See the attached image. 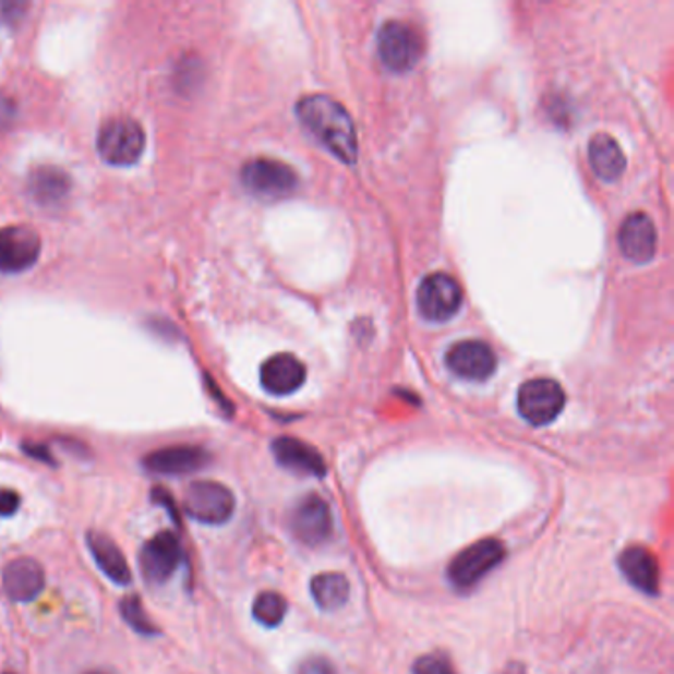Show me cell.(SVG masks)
Segmentation results:
<instances>
[{"label":"cell","instance_id":"obj_1","mask_svg":"<svg viewBox=\"0 0 674 674\" xmlns=\"http://www.w3.org/2000/svg\"><path fill=\"white\" fill-rule=\"evenodd\" d=\"M297 117L306 133L338 160L352 165L359 157L354 123L347 109L330 95H306L297 104Z\"/></svg>","mask_w":674,"mask_h":674},{"label":"cell","instance_id":"obj_2","mask_svg":"<svg viewBox=\"0 0 674 674\" xmlns=\"http://www.w3.org/2000/svg\"><path fill=\"white\" fill-rule=\"evenodd\" d=\"M145 151V131L131 117L104 123L97 135V153L111 167H131Z\"/></svg>","mask_w":674,"mask_h":674},{"label":"cell","instance_id":"obj_3","mask_svg":"<svg viewBox=\"0 0 674 674\" xmlns=\"http://www.w3.org/2000/svg\"><path fill=\"white\" fill-rule=\"evenodd\" d=\"M505 559V546L495 538H486L459 552L447 569V578L457 590H469Z\"/></svg>","mask_w":674,"mask_h":674},{"label":"cell","instance_id":"obj_4","mask_svg":"<svg viewBox=\"0 0 674 674\" xmlns=\"http://www.w3.org/2000/svg\"><path fill=\"white\" fill-rule=\"evenodd\" d=\"M518 411L530 425H549L566 406V394L558 382L550 378L528 380L518 390Z\"/></svg>","mask_w":674,"mask_h":674},{"label":"cell","instance_id":"obj_5","mask_svg":"<svg viewBox=\"0 0 674 674\" xmlns=\"http://www.w3.org/2000/svg\"><path fill=\"white\" fill-rule=\"evenodd\" d=\"M242 182L245 189L265 201L285 198L299 186L296 170L274 158H255L242 169Z\"/></svg>","mask_w":674,"mask_h":674},{"label":"cell","instance_id":"obj_6","mask_svg":"<svg viewBox=\"0 0 674 674\" xmlns=\"http://www.w3.org/2000/svg\"><path fill=\"white\" fill-rule=\"evenodd\" d=\"M184 510L202 525H224L232 518L236 498L232 491L216 481H196L184 495Z\"/></svg>","mask_w":674,"mask_h":674},{"label":"cell","instance_id":"obj_7","mask_svg":"<svg viewBox=\"0 0 674 674\" xmlns=\"http://www.w3.org/2000/svg\"><path fill=\"white\" fill-rule=\"evenodd\" d=\"M380 60L392 72H410L422 58V40L410 24L386 22L378 32Z\"/></svg>","mask_w":674,"mask_h":674},{"label":"cell","instance_id":"obj_8","mask_svg":"<svg viewBox=\"0 0 674 674\" xmlns=\"http://www.w3.org/2000/svg\"><path fill=\"white\" fill-rule=\"evenodd\" d=\"M464 305V291L452 275L432 274L418 289V306L423 318L445 323L454 318Z\"/></svg>","mask_w":674,"mask_h":674},{"label":"cell","instance_id":"obj_9","mask_svg":"<svg viewBox=\"0 0 674 674\" xmlns=\"http://www.w3.org/2000/svg\"><path fill=\"white\" fill-rule=\"evenodd\" d=\"M40 236L28 226L0 228V274H22L38 262Z\"/></svg>","mask_w":674,"mask_h":674},{"label":"cell","instance_id":"obj_10","mask_svg":"<svg viewBox=\"0 0 674 674\" xmlns=\"http://www.w3.org/2000/svg\"><path fill=\"white\" fill-rule=\"evenodd\" d=\"M291 530L305 546H321L333 534V515L321 496L309 495L291 513Z\"/></svg>","mask_w":674,"mask_h":674},{"label":"cell","instance_id":"obj_11","mask_svg":"<svg viewBox=\"0 0 674 674\" xmlns=\"http://www.w3.org/2000/svg\"><path fill=\"white\" fill-rule=\"evenodd\" d=\"M445 362L455 376L465 380L491 378L496 370V357L493 348L481 340H461L449 348Z\"/></svg>","mask_w":674,"mask_h":674},{"label":"cell","instance_id":"obj_12","mask_svg":"<svg viewBox=\"0 0 674 674\" xmlns=\"http://www.w3.org/2000/svg\"><path fill=\"white\" fill-rule=\"evenodd\" d=\"M182 552L172 532H158L141 550V569L153 583H165L179 569Z\"/></svg>","mask_w":674,"mask_h":674},{"label":"cell","instance_id":"obj_13","mask_svg":"<svg viewBox=\"0 0 674 674\" xmlns=\"http://www.w3.org/2000/svg\"><path fill=\"white\" fill-rule=\"evenodd\" d=\"M210 461L206 449L196 445H172L163 447L145 457V469L155 474L165 477H180V474L196 473Z\"/></svg>","mask_w":674,"mask_h":674},{"label":"cell","instance_id":"obj_14","mask_svg":"<svg viewBox=\"0 0 674 674\" xmlns=\"http://www.w3.org/2000/svg\"><path fill=\"white\" fill-rule=\"evenodd\" d=\"M619 248L623 255L633 264H647L657 252V230L654 224L643 212L627 216L619 230Z\"/></svg>","mask_w":674,"mask_h":674},{"label":"cell","instance_id":"obj_15","mask_svg":"<svg viewBox=\"0 0 674 674\" xmlns=\"http://www.w3.org/2000/svg\"><path fill=\"white\" fill-rule=\"evenodd\" d=\"M44 586L46 574L36 559H12L2 571V588L12 601H34L43 593Z\"/></svg>","mask_w":674,"mask_h":674},{"label":"cell","instance_id":"obj_16","mask_svg":"<svg viewBox=\"0 0 674 674\" xmlns=\"http://www.w3.org/2000/svg\"><path fill=\"white\" fill-rule=\"evenodd\" d=\"M260 378L265 392L274 396H289L305 384V364L293 354H275L265 360Z\"/></svg>","mask_w":674,"mask_h":674},{"label":"cell","instance_id":"obj_17","mask_svg":"<svg viewBox=\"0 0 674 674\" xmlns=\"http://www.w3.org/2000/svg\"><path fill=\"white\" fill-rule=\"evenodd\" d=\"M275 461L281 465L287 471L297 474H309V477H325L327 465L323 461L321 454L315 447L306 443L293 440V437H279L272 445Z\"/></svg>","mask_w":674,"mask_h":674},{"label":"cell","instance_id":"obj_18","mask_svg":"<svg viewBox=\"0 0 674 674\" xmlns=\"http://www.w3.org/2000/svg\"><path fill=\"white\" fill-rule=\"evenodd\" d=\"M619 569L633 588L647 595H657L659 591V564L653 554L643 546L623 550L619 556Z\"/></svg>","mask_w":674,"mask_h":674},{"label":"cell","instance_id":"obj_19","mask_svg":"<svg viewBox=\"0 0 674 674\" xmlns=\"http://www.w3.org/2000/svg\"><path fill=\"white\" fill-rule=\"evenodd\" d=\"M87 546L94 556L95 564L106 574L109 580L117 586H127L131 583V569L127 564L123 552L119 550L116 542L111 538L101 534V532H89L87 534Z\"/></svg>","mask_w":674,"mask_h":674},{"label":"cell","instance_id":"obj_20","mask_svg":"<svg viewBox=\"0 0 674 674\" xmlns=\"http://www.w3.org/2000/svg\"><path fill=\"white\" fill-rule=\"evenodd\" d=\"M588 153H590L591 169L601 180L613 182L622 177L623 170L627 167L622 147L617 145L615 139L605 133L591 139Z\"/></svg>","mask_w":674,"mask_h":674},{"label":"cell","instance_id":"obj_21","mask_svg":"<svg viewBox=\"0 0 674 674\" xmlns=\"http://www.w3.org/2000/svg\"><path fill=\"white\" fill-rule=\"evenodd\" d=\"M70 186H72L70 177L56 167H40V169L32 170L31 179H28V192L32 198L44 206L63 201L65 194L70 192Z\"/></svg>","mask_w":674,"mask_h":674},{"label":"cell","instance_id":"obj_22","mask_svg":"<svg viewBox=\"0 0 674 674\" xmlns=\"http://www.w3.org/2000/svg\"><path fill=\"white\" fill-rule=\"evenodd\" d=\"M311 595L323 612H337L348 601L350 583L342 574H318L311 581Z\"/></svg>","mask_w":674,"mask_h":674},{"label":"cell","instance_id":"obj_23","mask_svg":"<svg viewBox=\"0 0 674 674\" xmlns=\"http://www.w3.org/2000/svg\"><path fill=\"white\" fill-rule=\"evenodd\" d=\"M287 613V601L284 595L275 591H264L253 601V617L264 627H277L281 625Z\"/></svg>","mask_w":674,"mask_h":674},{"label":"cell","instance_id":"obj_24","mask_svg":"<svg viewBox=\"0 0 674 674\" xmlns=\"http://www.w3.org/2000/svg\"><path fill=\"white\" fill-rule=\"evenodd\" d=\"M121 613H123V619L135 631L141 633V635H157V627H155V623L148 619L147 612H145V607H143L137 595H129L121 601Z\"/></svg>","mask_w":674,"mask_h":674},{"label":"cell","instance_id":"obj_25","mask_svg":"<svg viewBox=\"0 0 674 674\" xmlns=\"http://www.w3.org/2000/svg\"><path fill=\"white\" fill-rule=\"evenodd\" d=\"M413 674H455V669L442 654H423L413 663Z\"/></svg>","mask_w":674,"mask_h":674},{"label":"cell","instance_id":"obj_26","mask_svg":"<svg viewBox=\"0 0 674 674\" xmlns=\"http://www.w3.org/2000/svg\"><path fill=\"white\" fill-rule=\"evenodd\" d=\"M297 674H337L333 664L328 663L327 659H321V657H311L306 659L305 663H301V666L297 669Z\"/></svg>","mask_w":674,"mask_h":674},{"label":"cell","instance_id":"obj_27","mask_svg":"<svg viewBox=\"0 0 674 674\" xmlns=\"http://www.w3.org/2000/svg\"><path fill=\"white\" fill-rule=\"evenodd\" d=\"M21 508V496L11 489H0V517H12Z\"/></svg>","mask_w":674,"mask_h":674},{"label":"cell","instance_id":"obj_28","mask_svg":"<svg viewBox=\"0 0 674 674\" xmlns=\"http://www.w3.org/2000/svg\"><path fill=\"white\" fill-rule=\"evenodd\" d=\"M12 116H14V111H12V107H9V101L4 97H0V127L7 125Z\"/></svg>","mask_w":674,"mask_h":674},{"label":"cell","instance_id":"obj_29","mask_svg":"<svg viewBox=\"0 0 674 674\" xmlns=\"http://www.w3.org/2000/svg\"><path fill=\"white\" fill-rule=\"evenodd\" d=\"M85 674H111V673H107V671H89V673H85Z\"/></svg>","mask_w":674,"mask_h":674},{"label":"cell","instance_id":"obj_30","mask_svg":"<svg viewBox=\"0 0 674 674\" xmlns=\"http://www.w3.org/2000/svg\"><path fill=\"white\" fill-rule=\"evenodd\" d=\"M7 674H11V673H7Z\"/></svg>","mask_w":674,"mask_h":674}]
</instances>
